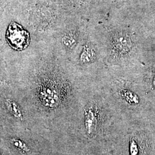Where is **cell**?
<instances>
[{
  "mask_svg": "<svg viewBox=\"0 0 155 155\" xmlns=\"http://www.w3.org/2000/svg\"><path fill=\"white\" fill-rule=\"evenodd\" d=\"M87 33L86 18H68L52 39L56 49L68 59L77 50Z\"/></svg>",
  "mask_w": 155,
  "mask_h": 155,
  "instance_id": "cell-3",
  "label": "cell"
},
{
  "mask_svg": "<svg viewBox=\"0 0 155 155\" xmlns=\"http://www.w3.org/2000/svg\"><path fill=\"white\" fill-rule=\"evenodd\" d=\"M153 84H154V86H155V78H154V80H153Z\"/></svg>",
  "mask_w": 155,
  "mask_h": 155,
  "instance_id": "cell-10",
  "label": "cell"
},
{
  "mask_svg": "<svg viewBox=\"0 0 155 155\" xmlns=\"http://www.w3.org/2000/svg\"><path fill=\"white\" fill-rule=\"evenodd\" d=\"M1 81L28 84L38 105L58 109L72 98L78 83L87 80L56 49L52 40L40 42L22 55L1 62Z\"/></svg>",
  "mask_w": 155,
  "mask_h": 155,
  "instance_id": "cell-1",
  "label": "cell"
},
{
  "mask_svg": "<svg viewBox=\"0 0 155 155\" xmlns=\"http://www.w3.org/2000/svg\"><path fill=\"white\" fill-rule=\"evenodd\" d=\"M108 30L109 31L106 33L105 37L106 51L107 57L111 61H116L127 59L133 48L131 33L124 28H111Z\"/></svg>",
  "mask_w": 155,
  "mask_h": 155,
  "instance_id": "cell-4",
  "label": "cell"
},
{
  "mask_svg": "<svg viewBox=\"0 0 155 155\" xmlns=\"http://www.w3.org/2000/svg\"><path fill=\"white\" fill-rule=\"evenodd\" d=\"M98 106L94 101L89 102L84 111V122L86 133L93 136L97 131L98 122Z\"/></svg>",
  "mask_w": 155,
  "mask_h": 155,
  "instance_id": "cell-5",
  "label": "cell"
},
{
  "mask_svg": "<svg viewBox=\"0 0 155 155\" xmlns=\"http://www.w3.org/2000/svg\"><path fill=\"white\" fill-rule=\"evenodd\" d=\"M11 143L14 147L25 152H28L30 151V149L28 147V145L24 141H22V140L17 139H12Z\"/></svg>",
  "mask_w": 155,
  "mask_h": 155,
  "instance_id": "cell-9",
  "label": "cell"
},
{
  "mask_svg": "<svg viewBox=\"0 0 155 155\" xmlns=\"http://www.w3.org/2000/svg\"><path fill=\"white\" fill-rule=\"evenodd\" d=\"M141 148L136 140L132 139L129 143V153L130 155H141Z\"/></svg>",
  "mask_w": 155,
  "mask_h": 155,
  "instance_id": "cell-8",
  "label": "cell"
},
{
  "mask_svg": "<svg viewBox=\"0 0 155 155\" xmlns=\"http://www.w3.org/2000/svg\"><path fill=\"white\" fill-rule=\"evenodd\" d=\"M3 104L7 110L12 116L21 120L24 118L22 107L14 98L9 97H6L3 99Z\"/></svg>",
  "mask_w": 155,
  "mask_h": 155,
  "instance_id": "cell-6",
  "label": "cell"
},
{
  "mask_svg": "<svg viewBox=\"0 0 155 155\" xmlns=\"http://www.w3.org/2000/svg\"><path fill=\"white\" fill-rule=\"evenodd\" d=\"M102 54L100 47L88 31L81 43L69 59L78 74L90 81L100 71Z\"/></svg>",
  "mask_w": 155,
  "mask_h": 155,
  "instance_id": "cell-2",
  "label": "cell"
},
{
  "mask_svg": "<svg viewBox=\"0 0 155 155\" xmlns=\"http://www.w3.org/2000/svg\"><path fill=\"white\" fill-rule=\"evenodd\" d=\"M119 93L121 97L128 103L131 104L138 103V98L137 96L132 91L129 90L128 89L122 88L120 89Z\"/></svg>",
  "mask_w": 155,
  "mask_h": 155,
  "instance_id": "cell-7",
  "label": "cell"
}]
</instances>
